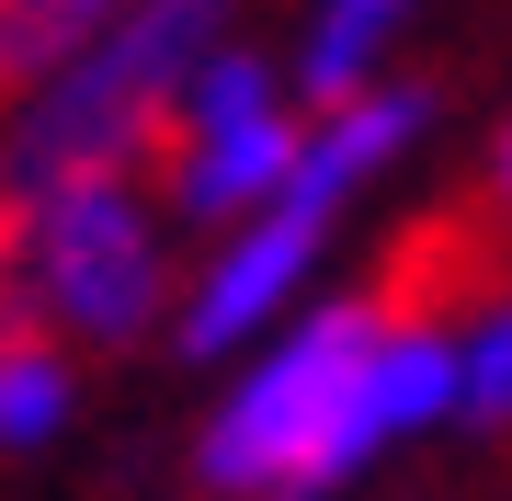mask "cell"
I'll return each instance as SVG.
<instances>
[{"label":"cell","mask_w":512,"mask_h":501,"mask_svg":"<svg viewBox=\"0 0 512 501\" xmlns=\"http://www.w3.org/2000/svg\"><path fill=\"white\" fill-rule=\"evenodd\" d=\"M387 297H308L285 308L251 353H228V388L194 433V479L217 501H342V410Z\"/></svg>","instance_id":"cell-3"},{"label":"cell","mask_w":512,"mask_h":501,"mask_svg":"<svg viewBox=\"0 0 512 501\" xmlns=\"http://www.w3.org/2000/svg\"><path fill=\"white\" fill-rule=\"evenodd\" d=\"M410 23H421V0H308V23H296V92L330 103V92H353V80H376L387 57L410 46Z\"/></svg>","instance_id":"cell-7"},{"label":"cell","mask_w":512,"mask_h":501,"mask_svg":"<svg viewBox=\"0 0 512 501\" xmlns=\"http://www.w3.org/2000/svg\"><path fill=\"white\" fill-rule=\"evenodd\" d=\"M456 433H512V297L456 308Z\"/></svg>","instance_id":"cell-8"},{"label":"cell","mask_w":512,"mask_h":501,"mask_svg":"<svg viewBox=\"0 0 512 501\" xmlns=\"http://www.w3.org/2000/svg\"><path fill=\"white\" fill-rule=\"evenodd\" d=\"M296 137H308V92H296V69H274L262 46L228 35V46L183 80V114H171V137H160V194H171V217L205 240V228L274 205L285 171H296Z\"/></svg>","instance_id":"cell-4"},{"label":"cell","mask_w":512,"mask_h":501,"mask_svg":"<svg viewBox=\"0 0 512 501\" xmlns=\"http://www.w3.org/2000/svg\"><path fill=\"white\" fill-rule=\"evenodd\" d=\"M126 0H0V92L12 80H35L46 57H69L92 23H114Z\"/></svg>","instance_id":"cell-9"},{"label":"cell","mask_w":512,"mask_h":501,"mask_svg":"<svg viewBox=\"0 0 512 501\" xmlns=\"http://www.w3.org/2000/svg\"><path fill=\"white\" fill-rule=\"evenodd\" d=\"M490 194H501V217H512V114H501V137H490Z\"/></svg>","instance_id":"cell-10"},{"label":"cell","mask_w":512,"mask_h":501,"mask_svg":"<svg viewBox=\"0 0 512 501\" xmlns=\"http://www.w3.org/2000/svg\"><path fill=\"white\" fill-rule=\"evenodd\" d=\"M0 274L57 342L114 353L171 331L183 297V217L137 171H57V183L0 205Z\"/></svg>","instance_id":"cell-2"},{"label":"cell","mask_w":512,"mask_h":501,"mask_svg":"<svg viewBox=\"0 0 512 501\" xmlns=\"http://www.w3.org/2000/svg\"><path fill=\"white\" fill-rule=\"evenodd\" d=\"M330 228H342V217L308 205V194H274V205H251V217L205 228V251L183 262V297H171V353H194V365L251 353L285 308L319 297Z\"/></svg>","instance_id":"cell-5"},{"label":"cell","mask_w":512,"mask_h":501,"mask_svg":"<svg viewBox=\"0 0 512 501\" xmlns=\"http://www.w3.org/2000/svg\"><path fill=\"white\" fill-rule=\"evenodd\" d=\"M421 137H433V92L376 69V80H353V92L308 103V137H296L285 194H308V205H330V217H353V194H376L387 171L421 149Z\"/></svg>","instance_id":"cell-6"},{"label":"cell","mask_w":512,"mask_h":501,"mask_svg":"<svg viewBox=\"0 0 512 501\" xmlns=\"http://www.w3.org/2000/svg\"><path fill=\"white\" fill-rule=\"evenodd\" d=\"M239 35V0H126L69 57L0 92V205L57 183V171H137L160 160L183 80Z\"/></svg>","instance_id":"cell-1"}]
</instances>
